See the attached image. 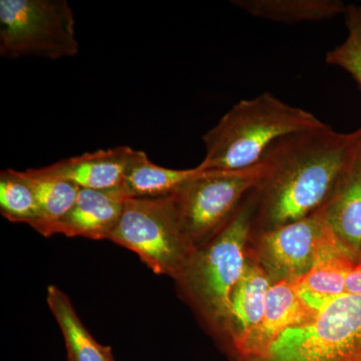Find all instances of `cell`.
<instances>
[{"mask_svg": "<svg viewBox=\"0 0 361 361\" xmlns=\"http://www.w3.org/2000/svg\"><path fill=\"white\" fill-rule=\"evenodd\" d=\"M355 146V132L342 134L329 125L275 142L259 163L261 177L255 192L261 224L271 229L317 212Z\"/></svg>", "mask_w": 361, "mask_h": 361, "instance_id": "6da1fadb", "label": "cell"}, {"mask_svg": "<svg viewBox=\"0 0 361 361\" xmlns=\"http://www.w3.org/2000/svg\"><path fill=\"white\" fill-rule=\"evenodd\" d=\"M317 116L270 92L242 99L203 135L201 171H242L257 166L271 147L288 135L324 127Z\"/></svg>", "mask_w": 361, "mask_h": 361, "instance_id": "7a4b0ae2", "label": "cell"}, {"mask_svg": "<svg viewBox=\"0 0 361 361\" xmlns=\"http://www.w3.org/2000/svg\"><path fill=\"white\" fill-rule=\"evenodd\" d=\"M255 205L252 201L241 204L208 246L197 250L179 279L204 314L224 326L232 292L246 268V243Z\"/></svg>", "mask_w": 361, "mask_h": 361, "instance_id": "3957f363", "label": "cell"}, {"mask_svg": "<svg viewBox=\"0 0 361 361\" xmlns=\"http://www.w3.org/2000/svg\"><path fill=\"white\" fill-rule=\"evenodd\" d=\"M111 241L135 252L156 274L179 280L195 253L172 195L161 198L127 199Z\"/></svg>", "mask_w": 361, "mask_h": 361, "instance_id": "277c9868", "label": "cell"}, {"mask_svg": "<svg viewBox=\"0 0 361 361\" xmlns=\"http://www.w3.org/2000/svg\"><path fill=\"white\" fill-rule=\"evenodd\" d=\"M75 20L66 0H0V56L56 59L77 56Z\"/></svg>", "mask_w": 361, "mask_h": 361, "instance_id": "5b68a950", "label": "cell"}, {"mask_svg": "<svg viewBox=\"0 0 361 361\" xmlns=\"http://www.w3.org/2000/svg\"><path fill=\"white\" fill-rule=\"evenodd\" d=\"M361 294H344L300 326L287 330L266 357L254 361H357Z\"/></svg>", "mask_w": 361, "mask_h": 361, "instance_id": "8992f818", "label": "cell"}, {"mask_svg": "<svg viewBox=\"0 0 361 361\" xmlns=\"http://www.w3.org/2000/svg\"><path fill=\"white\" fill-rule=\"evenodd\" d=\"M198 168V167H197ZM199 169V168H198ZM260 165L242 171H201L172 195L180 221L195 244L215 235L258 186Z\"/></svg>", "mask_w": 361, "mask_h": 361, "instance_id": "52a82bcc", "label": "cell"}, {"mask_svg": "<svg viewBox=\"0 0 361 361\" xmlns=\"http://www.w3.org/2000/svg\"><path fill=\"white\" fill-rule=\"evenodd\" d=\"M327 226L317 214L266 229L259 235V258L280 280L302 277L312 265L316 249Z\"/></svg>", "mask_w": 361, "mask_h": 361, "instance_id": "ba28073f", "label": "cell"}, {"mask_svg": "<svg viewBox=\"0 0 361 361\" xmlns=\"http://www.w3.org/2000/svg\"><path fill=\"white\" fill-rule=\"evenodd\" d=\"M317 314L297 290L295 281L279 280L271 285L264 312L237 353L247 361L267 356L275 341L287 330L300 326Z\"/></svg>", "mask_w": 361, "mask_h": 361, "instance_id": "9c48e42d", "label": "cell"}, {"mask_svg": "<svg viewBox=\"0 0 361 361\" xmlns=\"http://www.w3.org/2000/svg\"><path fill=\"white\" fill-rule=\"evenodd\" d=\"M356 260L326 228L307 273L295 280L297 290L315 311L346 294V282Z\"/></svg>", "mask_w": 361, "mask_h": 361, "instance_id": "30bf717a", "label": "cell"}, {"mask_svg": "<svg viewBox=\"0 0 361 361\" xmlns=\"http://www.w3.org/2000/svg\"><path fill=\"white\" fill-rule=\"evenodd\" d=\"M315 214L357 261L361 253V154L357 142L334 191Z\"/></svg>", "mask_w": 361, "mask_h": 361, "instance_id": "8fae6325", "label": "cell"}, {"mask_svg": "<svg viewBox=\"0 0 361 361\" xmlns=\"http://www.w3.org/2000/svg\"><path fill=\"white\" fill-rule=\"evenodd\" d=\"M134 152L128 146L97 149L39 170L45 175L70 180L80 189L116 191L122 185Z\"/></svg>", "mask_w": 361, "mask_h": 361, "instance_id": "7c38bea8", "label": "cell"}, {"mask_svg": "<svg viewBox=\"0 0 361 361\" xmlns=\"http://www.w3.org/2000/svg\"><path fill=\"white\" fill-rule=\"evenodd\" d=\"M127 199L116 191L80 189L70 212L49 229L47 237L63 234L92 240H109L122 217Z\"/></svg>", "mask_w": 361, "mask_h": 361, "instance_id": "4fadbf2b", "label": "cell"}, {"mask_svg": "<svg viewBox=\"0 0 361 361\" xmlns=\"http://www.w3.org/2000/svg\"><path fill=\"white\" fill-rule=\"evenodd\" d=\"M270 287L269 276L261 266L246 265L243 275L232 292L226 324L236 350L262 318Z\"/></svg>", "mask_w": 361, "mask_h": 361, "instance_id": "5bb4252c", "label": "cell"}, {"mask_svg": "<svg viewBox=\"0 0 361 361\" xmlns=\"http://www.w3.org/2000/svg\"><path fill=\"white\" fill-rule=\"evenodd\" d=\"M198 173L197 167L186 170L161 167L145 152L135 149L118 191L126 199L161 198L174 194Z\"/></svg>", "mask_w": 361, "mask_h": 361, "instance_id": "9a60e30c", "label": "cell"}, {"mask_svg": "<svg viewBox=\"0 0 361 361\" xmlns=\"http://www.w3.org/2000/svg\"><path fill=\"white\" fill-rule=\"evenodd\" d=\"M47 302L65 339L68 361H115L111 348L102 345L90 334L65 292L51 285Z\"/></svg>", "mask_w": 361, "mask_h": 361, "instance_id": "2e32d148", "label": "cell"}, {"mask_svg": "<svg viewBox=\"0 0 361 361\" xmlns=\"http://www.w3.org/2000/svg\"><path fill=\"white\" fill-rule=\"evenodd\" d=\"M232 4L255 18L289 25L330 20L348 8L338 0H234Z\"/></svg>", "mask_w": 361, "mask_h": 361, "instance_id": "e0dca14e", "label": "cell"}, {"mask_svg": "<svg viewBox=\"0 0 361 361\" xmlns=\"http://www.w3.org/2000/svg\"><path fill=\"white\" fill-rule=\"evenodd\" d=\"M21 175L32 187L39 208L40 222L35 231L47 237L52 226L63 219L75 205L80 188L70 180L45 175L39 169H30Z\"/></svg>", "mask_w": 361, "mask_h": 361, "instance_id": "ac0fdd59", "label": "cell"}, {"mask_svg": "<svg viewBox=\"0 0 361 361\" xmlns=\"http://www.w3.org/2000/svg\"><path fill=\"white\" fill-rule=\"evenodd\" d=\"M0 212L13 223H25L33 229L40 222L37 199L20 171L7 169L0 173Z\"/></svg>", "mask_w": 361, "mask_h": 361, "instance_id": "d6986e66", "label": "cell"}, {"mask_svg": "<svg viewBox=\"0 0 361 361\" xmlns=\"http://www.w3.org/2000/svg\"><path fill=\"white\" fill-rule=\"evenodd\" d=\"M344 16L348 37L336 49L327 52L325 61L348 71L361 89V4L348 6Z\"/></svg>", "mask_w": 361, "mask_h": 361, "instance_id": "ffe728a7", "label": "cell"}, {"mask_svg": "<svg viewBox=\"0 0 361 361\" xmlns=\"http://www.w3.org/2000/svg\"><path fill=\"white\" fill-rule=\"evenodd\" d=\"M346 294H361V253L348 278Z\"/></svg>", "mask_w": 361, "mask_h": 361, "instance_id": "44dd1931", "label": "cell"}, {"mask_svg": "<svg viewBox=\"0 0 361 361\" xmlns=\"http://www.w3.org/2000/svg\"><path fill=\"white\" fill-rule=\"evenodd\" d=\"M356 135V142H357L358 149H360V152L361 154V127L357 130H355Z\"/></svg>", "mask_w": 361, "mask_h": 361, "instance_id": "7402d4cb", "label": "cell"}, {"mask_svg": "<svg viewBox=\"0 0 361 361\" xmlns=\"http://www.w3.org/2000/svg\"><path fill=\"white\" fill-rule=\"evenodd\" d=\"M357 361H361V357L360 358V360H358Z\"/></svg>", "mask_w": 361, "mask_h": 361, "instance_id": "603a6c76", "label": "cell"}]
</instances>
